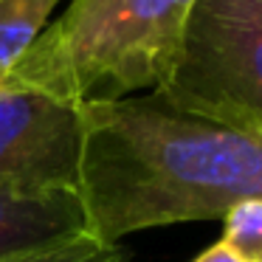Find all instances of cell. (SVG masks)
<instances>
[{"label":"cell","mask_w":262,"mask_h":262,"mask_svg":"<svg viewBox=\"0 0 262 262\" xmlns=\"http://www.w3.org/2000/svg\"><path fill=\"white\" fill-rule=\"evenodd\" d=\"M79 121L76 194L102 243L262 200L259 130L178 110L158 93L85 102Z\"/></svg>","instance_id":"6da1fadb"},{"label":"cell","mask_w":262,"mask_h":262,"mask_svg":"<svg viewBox=\"0 0 262 262\" xmlns=\"http://www.w3.org/2000/svg\"><path fill=\"white\" fill-rule=\"evenodd\" d=\"M62 0H0V85L48 29Z\"/></svg>","instance_id":"8992f818"},{"label":"cell","mask_w":262,"mask_h":262,"mask_svg":"<svg viewBox=\"0 0 262 262\" xmlns=\"http://www.w3.org/2000/svg\"><path fill=\"white\" fill-rule=\"evenodd\" d=\"M6 262H130V256L121 248V243L110 245V243L96 239L93 234H85L79 239L57 245V248L14 256V259H6Z\"/></svg>","instance_id":"ba28073f"},{"label":"cell","mask_w":262,"mask_h":262,"mask_svg":"<svg viewBox=\"0 0 262 262\" xmlns=\"http://www.w3.org/2000/svg\"><path fill=\"white\" fill-rule=\"evenodd\" d=\"M79 104L0 85V189H76Z\"/></svg>","instance_id":"277c9868"},{"label":"cell","mask_w":262,"mask_h":262,"mask_svg":"<svg viewBox=\"0 0 262 262\" xmlns=\"http://www.w3.org/2000/svg\"><path fill=\"white\" fill-rule=\"evenodd\" d=\"M88 214L74 186L0 189V262L85 237Z\"/></svg>","instance_id":"5b68a950"},{"label":"cell","mask_w":262,"mask_h":262,"mask_svg":"<svg viewBox=\"0 0 262 262\" xmlns=\"http://www.w3.org/2000/svg\"><path fill=\"white\" fill-rule=\"evenodd\" d=\"M164 102L262 133V0H198Z\"/></svg>","instance_id":"3957f363"},{"label":"cell","mask_w":262,"mask_h":262,"mask_svg":"<svg viewBox=\"0 0 262 262\" xmlns=\"http://www.w3.org/2000/svg\"><path fill=\"white\" fill-rule=\"evenodd\" d=\"M192 262H239V259H237V256H231L220 243H217V245H211V248H206L203 254H198Z\"/></svg>","instance_id":"9c48e42d"},{"label":"cell","mask_w":262,"mask_h":262,"mask_svg":"<svg viewBox=\"0 0 262 262\" xmlns=\"http://www.w3.org/2000/svg\"><path fill=\"white\" fill-rule=\"evenodd\" d=\"M198 0H71L6 76L68 104L116 102L169 79Z\"/></svg>","instance_id":"7a4b0ae2"},{"label":"cell","mask_w":262,"mask_h":262,"mask_svg":"<svg viewBox=\"0 0 262 262\" xmlns=\"http://www.w3.org/2000/svg\"><path fill=\"white\" fill-rule=\"evenodd\" d=\"M223 220V248L239 262H262V200H243Z\"/></svg>","instance_id":"52a82bcc"}]
</instances>
